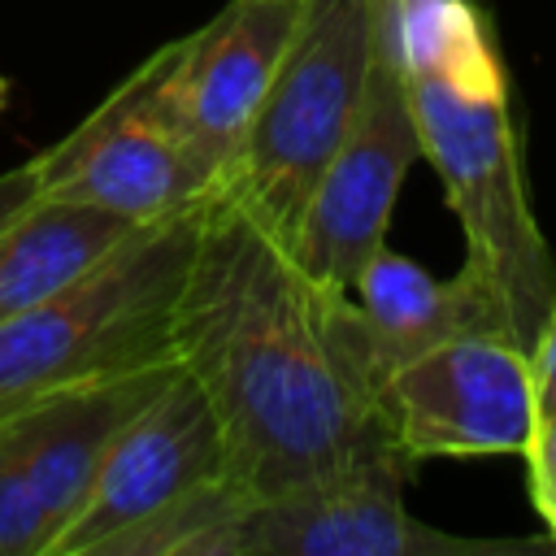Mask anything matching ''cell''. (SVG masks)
<instances>
[{
	"label": "cell",
	"mask_w": 556,
	"mask_h": 556,
	"mask_svg": "<svg viewBox=\"0 0 556 556\" xmlns=\"http://www.w3.org/2000/svg\"><path fill=\"white\" fill-rule=\"evenodd\" d=\"M408 100L421 156L434 165L460 222L465 265L495 287L517 343L530 348L556 300V261L530 204L513 104L508 96L473 100L434 78H408Z\"/></svg>",
	"instance_id": "obj_4"
},
{
	"label": "cell",
	"mask_w": 556,
	"mask_h": 556,
	"mask_svg": "<svg viewBox=\"0 0 556 556\" xmlns=\"http://www.w3.org/2000/svg\"><path fill=\"white\" fill-rule=\"evenodd\" d=\"M174 356L208 395L226 473L243 495L408 460L391 439L382 365L352 291L317 282L287 239L222 187L200 208Z\"/></svg>",
	"instance_id": "obj_1"
},
{
	"label": "cell",
	"mask_w": 556,
	"mask_h": 556,
	"mask_svg": "<svg viewBox=\"0 0 556 556\" xmlns=\"http://www.w3.org/2000/svg\"><path fill=\"white\" fill-rule=\"evenodd\" d=\"M130 230L126 217L35 195L0 226V321L35 308L96 261H104Z\"/></svg>",
	"instance_id": "obj_13"
},
{
	"label": "cell",
	"mask_w": 556,
	"mask_h": 556,
	"mask_svg": "<svg viewBox=\"0 0 556 556\" xmlns=\"http://www.w3.org/2000/svg\"><path fill=\"white\" fill-rule=\"evenodd\" d=\"M217 482H230L222 426L200 382L174 365L161 391L104 452L87 500L52 539L48 556H113L130 534L178 513Z\"/></svg>",
	"instance_id": "obj_7"
},
{
	"label": "cell",
	"mask_w": 556,
	"mask_h": 556,
	"mask_svg": "<svg viewBox=\"0 0 556 556\" xmlns=\"http://www.w3.org/2000/svg\"><path fill=\"white\" fill-rule=\"evenodd\" d=\"M421 161V130L400 61L378 43L361 109L317 174L304 213L287 239L291 256L326 287L352 291L356 274L387 243L395 195Z\"/></svg>",
	"instance_id": "obj_9"
},
{
	"label": "cell",
	"mask_w": 556,
	"mask_h": 556,
	"mask_svg": "<svg viewBox=\"0 0 556 556\" xmlns=\"http://www.w3.org/2000/svg\"><path fill=\"white\" fill-rule=\"evenodd\" d=\"M382 48L408 78H434L473 100L508 96L495 35L473 0H387Z\"/></svg>",
	"instance_id": "obj_14"
},
{
	"label": "cell",
	"mask_w": 556,
	"mask_h": 556,
	"mask_svg": "<svg viewBox=\"0 0 556 556\" xmlns=\"http://www.w3.org/2000/svg\"><path fill=\"white\" fill-rule=\"evenodd\" d=\"M174 365L178 361L96 378V382H74V387L48 391L4 413L17 439V452L26 460V473L35 482V495L43 504V517H48V547L65 530V521L78 513V504L87 500V486L104 452L122 434V426L161 391Z\"/></svg>",
	"instance_id": "obj_11"
},
{
	"label": "cell",
	"mask_w": 556,
	"mask_h": 556,
	"mask_svg": "<svg viewBox=\"0 0 556 556\" xmlns=\"http://www.w3.org/2000/svg\"><path fill=\"white\" fill-rule=\"evenodd\" d=\"M9 104V78H0V109Z\"/></svg>",
	"instance_id": "obj_19"
},
{
	"label": "cell",
	"mask_w": 556,
	"mask_h": 556,
	"mask_svg": "<svg viewBox=\"0 0 556 556\" xmlns=\"http://www.w3.org/2000/svg\"><path fill=\"white\" fill-rule=\"evenodd\" d=\"M35 195H39L35 156H30V161H22V165H13V169H4V174H0V226H4L13 213H22Z\"/></svg>",
	"instance_id": "obj_18"
},
{
	"label": "cell",
	"mask_w": 556,
	"mask_h": 556,
	"mask_svg": "<svg viewBox=\"0 0 556 556\" xmlns=\"http://www.w3.org/2000/svg\"><path fill=\"white\" fill-rule=\"evenodd\" d=\"M48 517L17 452L9 421L0 417V556H43Z\"/></svg>",
	"instance_id": "obj_15"
},
{
	"label": "cell",
	"mask_w": 556,
	"mask_h": 556,
	"mask_svg": "<svg viewBox=\"0 0 556 556\" xmlns=\"http://www.w3.org/2000/svg\"><path fill=\"white\" fill-rule=\"evenodd\" d=\"M200 208L130 230L87 274L0 321V417L74 382L178 361L174 304Z\"/></svg>",
	"instance_id": "obj_2"
},
{
	"label": "cell",
	"mask_w": 556,
	"mask_h": 556,
	"mask_svg": "<svg viewBox=\"0 0 556 556\" xmlns=\"http://www.w3.org/2000/svg\"><path fill=\"white\" fill-rule=\"evenodd\" d=\"M408 460H378L356 473L282 495H239L200 539L195 556H478L530 552L526 539H460L430 530L404 508Z\"/></svg>",
	"instance_id": "obj_6"
},
{
	"label": "cell",
	"mask_w": 556,
	"mask_h": 556,
	"mask_svg": "<svg viewBox=\"0 0 556 556\" xmlns=\"http://www.w3.org/2000/svg\"><path fill=\"white\" fill-rule=\"evenodd\" d=\"M378 43V0H304L287 56L222 174V191L278 239H291L317 174L343 143Z\"/></svg>",
	"instance_id": "obj_3"
},
{
	"label": "cell",
	"mask_w": 556,
	"mask_h": 556,
	"mask_svg": "<svg viewBox=\"0 0 556 556\" xmlns=\"http://www.w3.org/2000/svg\"><path fill=\"white\" fill-rule=\"evenodd\" d=\"M169 65L174 43L152 52L61 143L35 152L43 200L91 204L130 226H148L217 191L213 165L195 152L174 113Z\"/></svg>",
	"instance_id": "obj_5"
},
{
	"label": "cell",
	"mask_w": 556,
	"mask_h": 556,
	"mask_svg": "<svg viewBox=\"0 0 556 556\" xmlns=\"http://www.w3.org/2000/svg\"><path fill=\"white\" fill-rule=\"evenodd\" d=\"M382 413L417 460L521 456L534 434L530 348L508 334H460L382 374Z\"/></svg>",
	"instance_id": "obj_8"
},
{
	"label": "cell",
	"mask_w": 556,
	"mask_h": 556,
	"mask_svg": "<svg viewBox=\"0 0 556 556\" xmlns=\"http://www.w3.org/2000/svg\"><path fill=\"white\" fill-rule=\"evenodd\" d=\"M361 317L369 326L382 374L417 352H430L460 334H513V321L495 287L465 265L456 278H434L417 261L391 252L387 243L352 282Z\"/></svg>",
	"instance_id": "obj_12"
},
{
	"label": "cell",
	"mask_w": 556,
	"mask_h": 556,
	"mask_svg": "<svg viewBox=\"0 0 556 556\" xmlns=\"http://www.w3.org/2000/svg\"><path fill=\"white\" fill-rule=\"evenodd\" d=\"M526 473H530V504L539 521L547 526V543L556 547V417H539L534 434L521 452Z\"/></svg>",
	"instance_id": "obj_16"
},
{
	"label": "cell",
	"mask_w": 556,
	"mask_h": 556,
	"mask_svg": "<svg viewBox=\"0 0 556 556\" xmlns=\"http://www.w3.org/2000/svg\"><path fill=\"white\" fill-rule=\"evenodd\" d=\"M530 374H534V413L556 417V300L530 339Z\"/></svg>",
	"instance_id": "obj_17"
},
{
	"label": "cell",
	"mask_w": 556,
	"mask_h": 556,
	"mask_svg": "<svg viewBox=\"0 0 556 556\" xmlns=\"http://www.w3.org/2000/svg\"><path fill=\"white\" fill-rule=\"evenodd\" d=\"M300 13L304 0H230L213 22L174 39L169 100L217 187L287 56Z\"/></svg>",
	"instance_id": "obj_10"
},
{
	"label": "cell",
	"mask_w": 556,
	"mask_h": 556,
	"mask_svg": "<svg viewBox=\"0 0 556 556\" xmlns=\"http://www.w3.org/2000/svg\"><path fill=\"white\" fill-rule=\"evenodd\" d=\"M378 4H387V0H378Z\"/></svg>",
	"instance_id": "obj_20"
}]
</instances>
